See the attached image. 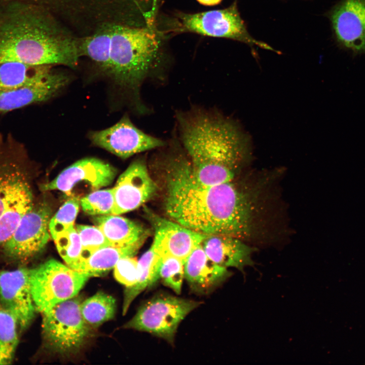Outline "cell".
Instances as JSON below:
<instances>
[{
  "label": "cell",
  "mask_w": 365,
  "mask_h": 365,
  "mask_svg": "<svg viewBox=\"0 0 365 365\" xmlns=\"http://www.w3.org/2000/svg\"><path fill=\"white\" fill-rule=\"evenodd\" d=\"M75 227L79 235L82 247L81 262L78 269L93 252L110 244L97 226L77 225Z\"/></svg>",
  "instance_id": "cell-31"
},
{
  "label": "cell",
  "mask_w": 365,
  "mask_h": 365,
  "mask_svg": "<svg viewBox=\"0 0 365 365\" xmlns=\"http://www.w3.org/2000/svg\"><path fill=\"white\" fill-rule=\"evenodd\" d=\"M112 25H105L91 34L81 36L82 56L88 57L102 71L108 74Z\"/></svg>",
  "instance_id": "cell-23"
},
{
  "label": "cell",
  "mask_w": 365,
  "mask_h": 365,
  "mask_svg": "<svg viewBox=\"0 0 365 365\" xmlns=\"http://www.w3.org/2000/svg\"><path fill=\"white\" fill-rule=\"evenodd\" d=\"M115 279L126 287L133 285L138 276V260L134 257L122 258L114 268Z\"/></svg>",
  "instance_id": "cell-32"
},
{
  "label": "cell",
  "mask_w": 365,
  "mask_h": 365,
  "mask_svg": "<svg viewBox=\"0 0 365 365\" xmlns=\"http://www.w3.org/2000/svg\"><path fill=\"white\" fill-rule=\"evenodd\" d=\"M26 160L24 145L12 134L0 132V217L18 200L32 193Z\"/></svg>",
  "instance_id": "cell-10"
},
{
  "label": "cell",
  "mask_w": 365,
  "mask_h": 365,
  "mask_svg": "<svg viewBox=\"0 0 365 365\" xmlns=\"http://www.w3.org/2000/svg\"><path fill=\"white\" fill-rule=\"evenodd\" d=\"M94 223L113 246L143 243L148 235V231L141 225L116 214L96 217Z\"/></svg>",
  "instance_id": "cell-20"
},
{
  "label": "cell",
  "mask_w": 365,
  "mask_h": 365,
  "mask_svg": "<svg viewBox=\"0 0 365 365\" xmlns=\"http://www.w3.org/2000/svg\"><path fill=\"white\" fill-rule=\"evenodd\" d=\"M178 139L196 179L205 186L233 180L250 158L249 138L233 119L197 106L175 114Z\"/></svg>",
  "instance_id": "cell-2"
},
{
  "label": "cell",
  "mask_w": 365,
  "mask_h": 365,
  "mask_svg": "<svg viewBox=\"0 0 365 365\" xmlns=\"http://www.w3.org/2000/svg\"><path fill=\"white\" fill-rule=\"evenodd\" d=\"M157 253L151 245L138 261V276L136 283L131 287H126L123 305V314L126 313L134 299L148 287L151 278L153 266Z\"/></svg>",
  "instance_id": "cell-27"
},
{
  "label": "cell",
  "mask_w": 365,
  "mask_h": 365,
  "mask_svg": "<svg viewBox=\"0 0 365 365\" xmlns=\"http://www.w3.org/2000/svg\"><path fill=\"white\" fill-rule=\"evenodd\" d=\"M167 33L193 32L203 35L230 39L250 46L277 52L268 44L253 38L247 30L236 1L224 9L189 14L175 13L168 20Z\"/></svg>",
  "instance_id": "cell-5"
},
{
  "label": "cell",
  "mask_w": 365,
  "mask_h": 365,
  "mask_svg": "<svg viewBox=\"0 0 365 365\" xmlns=\"http://www.w3.org/2000/svg\"><path fill=\"white\" fill-rule=\"evenodd\" d=\"M116 174L117 170L110 164L96 158H85L66 168L54 179L42 185L41 189L69 194L76 184L84 181L97 190L111 184Z\"/></svg>",
  "instance_id": "cell-16"
},
{
  "label": "cell",
  "mask_w": 365,
  "mask_h": 365,
  "mask_svg": "<svg viewBox=\"0 0 365 365\" xmlns=\"http://www.w3.org/2000/svg\"><path fill=\"white\" fill-rule=\"evenodd\" d=\"M77 296L42 313V336L46 347L62 355L77 352L88 337L91 328L85 322Z\"/></svg>",
  "instance_id": "cell-6"
},
{
  "label": "cell",
  "mask_w": 365,
  "mask_h": 365,
  "mask_svg": "<svg viewBox=\"0 0 365 365\" xmlns=\"http://www.w3.org/2000/svg\"><path fill=\"white\" fill-rule=\"evenodd\" d=\"M145 215L154 230L152 246L158 255H169L185 262L206 235L188 228L145 208Z\"/></svg>",
  "instance_id": "cell-12"
},
{
  "label": "cell",
  "mask_w": 365,
  "mask_h": 365,
  "mask_svg": "<svg viewBox=\"0 0 365 365\" xmlns=\"http://www.w3.org/2000/svg\"><path fill=\"white\" fill-rule=\"evenodd\" d=\"M152 24L149 20L146 25H111L108 74L140 103L139 91L143 83L148 79L161 78L159 71L163 58V35Z\"/></svg>",
  "instance_id": "cell-4"
},
{
  "label": "cell",
  "mask_w": 365,
  "mask_h": 365,
  "mask_svg": "<svg viewBox=\"0 0 365 365\" xmlns=\"http://www.w3.org/2000/svg\"><path fill=\"white\" fill-rule=\"evenodd\" d=\"M92 143L123 159L153 149H160L167 141L147 134L135 126L127 115L105 129L90 134Z\"/></svg>",
  "instance_id": "cell-11"
},
{
  "label": "cell",
  "mask_w": 365,
  "mask_h": 365,
  "mask_svg": "<svg viewBox=\"0 0 365 365\" xmlns=\"http://www.w3.org/2000/svg\"><path fill=\"white\" fill-rule=\"evenodd\" d=\"M29 278L36 311L42 314L77 296L89 277L51 259L29 269Z\"/></svg>",
  "instance_id": "cell-7"
},
{
  "label": "cell",
  "mask_w": 365,
  "mask_h": 365,
  "mask_svg": "<svg viewBox=\"0 0 365 365\" xmlns=\"http://www.w3.org/2000/svg\"><path fill=\"white\" fill-rule=\"evenodd\" d=\"M330 18L338 43L358 54L365 53V0H341Z\"/></svg>",
  "instance_id": "cell-15"
},
{
  "label": "cell",
  "mask_w": 365,
  "mask_h": 365,
  "mask_svg": "<svg viewBox=\"0 0 365 365\" xmlns=\"http://www.w3.org/2000/svg\"><path fill=\"white\" fill-rule=\"evenodd\" d=\"M200 304L193 300L159 295L141 305L124 327L148 332L173 343L180 322Z\"/></svg>",
  "instance_id": "cell-8"
},
{
  "label": "cell",
  "mask_w": 365,
  "mask_h": 365,
  "mask_svg": "<svg viewBox=\"0 0 365 365\" xmlns=\"http://www.w3.org/2000/svg\"><path fill=\"white\" fill-rule=\"evenodd\" d=\"M143 244L139 242L134 244L117 246L108 245L93 252L84 261L77 271L91 276H101L113 269L122 258L133 257Z\"/></svg>",
  "instance_id": "cell-22"
},
{
  "label": "cell",
  "mask_w": 365,
  "mask_h": 365,
  "mask_svg": "<svg viewBox=\"0 0 365 365\" xmlns=\"http://www.w3.org/2000/svg\"><path fill=\"white\" fill-rule=\"evenodd\" d=\"M115 203L113 188L96 190L80 200L83 210L90 215L112 214Z\"/></svg>",
  "instance_id": "cell-30"
},
{
  "label": "cell",
  "mask_w": 365,
  "mask_h": 365,
  "mask_svg": "<svg viewBox=\"0 0 365 365\" xmlns=\"http://www.w3.org/2000/svg\"><path fill=\"white\" fill-rule=\"evenodd\" d=\"M67 82L65 75L52 72L46 80L38 84L17 89L0 90V113L46 101L55 95Z\"/></svg>",
  "instance_id": "cell-19"
},
{
  "label": "cell",
  "mask_w": 365,
  "mask_h": 365,
  "mask_svg": "<svg viewBox=\"0 0 365 365\" xmlns=\"http://www.w3.org/2000/svg\"><path fill=\"white\" fill-rule=\"evenodd\" d=\"M57 249L66 265L77 270L81 262L82 247L75 226L54 240Z\"/></svg>",
  "instance_id": "cell-28"
},
{
  "label": "cell",
  "mask_w": 365,
  "mask_h": 365,
  "mask_svg": "<svg viewBox=\"0 0 365 365\" xmlns=\"http://www.w3.org/2000/svg\"><path fill=\"white\" fill-rule=\"evenodd\" d=\"M207 257L215 264L243 271L254 264L252 255L257 250L245 241L228 235H207L201 243Z\"/></svg>",
  "instance_id": "cell-17"
},
{
  "label": "cell",
  "mask_w": 365,
  "mask_h": 365,
  "mask_svg": "<svg viewBox=\"0 0 365 365\" xmlns=\"http://www.w3.org/2000/svg\"><path fill=\"white\" fill-rule=\"evenodd\" d=\"M52 72L51 65L5 62L0 64V90L33 85L46 80Z\"/></svg>",
  "instance_id": "cell-21"
},
{
  "label": "cell",
  "mask_w": 365,
  "mask_h": 365,
  "mask_svg": "<svg viewBox=\"0 0 365 365\" xmlns=\"http://www.w3.org/2000/svg\"><path fill=\"white\" fill-rule=\"evenodd\" d=\"M184 277V262L182 260L169 255L157 254L148 288L154 286L160 279L164 285L179 294Z\"/></svg>",
  "instance_id": "cell-24"
},
{
  "label": "cell",
  "mask_w": 365,
  "mask_h": 365,
  "mask_svg": "<svg viewBox=\"0 0 365 365\" xmlns=\"http://www.w3.org/2000/svg\"><path fill=\"white\" fill-rule=\"evenodd\" d=\"M80 36L42 7L21 1L0 3V64L74 68L82 57Z\"/></svg>",
  "instance_id": "cell-3"
},
{
  "label": "cell",
  "mask_w": 365,
  "mask_h": 365,
  "mask_svg": "<svg viewBox=\"0 0 365 365\" xmlns=\"http://www.w3.org/2000/svg\"><path fill=\"white\" fill-rule=\"evenodd\" d=\"M0 304L15 317L20 331L28 327L36 312L31 291L29 269L0 271Z\"/></svg>",
  "instance_id": "cell-14"
},
{
  "label": "cell",
  "mask_w": 365,
  "mask_h": 365,
  "mask_svg": "<svg viewBox=\"0 0 365 365\" xmlns=\"http://www.w3.org/2000/svg\"><path fill=\"white\" fill-rule=\"evenodd\" d=\"M52 210L46 202L33 204L21 218L11 237L2 245L9 260L24 263L45 247L50 237L49 224Z\"/></svg>",
  "instance_id": "cell-9"
},
{
  "label": "cell",
  "mask_w": 365,
  "mask_h": 365,
  "mask_svg": "<svg viewBox=\"0 0 365 365\" xmlns=\"http://www.w3.org/2000/svg\"><path fill=\"white\" fill-rule=\"evenodd\" d=\"M80 204L79 198L72 197L66 200L51 218L49 228L50 235L53 240L75 226L74 223L79 210Z\"/></svg>",
  "instance_id": "cell-29"
},
{
  "label": "cell",
  "mask_w": 365,
  "mask_h": 365,
  "mask_svg": "<svg viewBox=\"0 0 365 365\" xmlns=\"http://www.w3.org/2000/svg\"><path fill=\"white\" fill-rule=\"evenodd\" d=\"M18 331L17 320L0 304V364L12 363L18 344Z\"/></svg>",
  "instance_id": "cell-26"
},
{
  "label": "cell",
  "mask_w": 365,
  "mask_h": 365,
  "mask_svg": "<svg viewBox=\"0 0 365 365\" xmlns=\"http://www.w3.org/2000/svg\"><path fill=\"white\" fill-rule=\"evenodd\" d=\"M163 162L164 209L171 220L206 235H225L251 241L264 231V186L249 180L205 186L195 178L178 138Z\"/></svg>",
  "instance_id": "cell-1"
},
{
  "label": "cell",
  "mask_w": 365,
  "mask_h": 365,
  "mask_svg": "<svg viewBox=\"0 0 365 365\" xmlns=\"http://www.w3.org/2000/svg\"><path fill=\"white\" fill-rule=\"evenodd\" d=\"M157 186L142 159L134 161L119 177L113 188L115 207L112 214L134 210L152 198Z\"/></svg>",
  "instance_id": "cell-13"
},
{
  "label": "cell",
  "mask_w": 365,
  "mask_h": 365,
  "mask_svg": "<svg viewBox=\"0 0 365 365\" xmlns=\"http://www.w3.org/2000/svg\"><path fill=\"white\" fill-rule=\"evenodd\" d=\"M80 309L86 324L95 328L114 318L116 302L112 296L100 291L82 302Z\"/></svg>",
  "instance_id": "cell-25"
},
{
  "label": "cell",
  "mask_w": 365,
  "mask_h": 365,
  "mask_svg": "<svg viewBox=\"0 0 365 365\" xmlns=\"http://www.w3.org/2000/svg\"><path fill=\"white\" fill-rule=\"evenodd\" d=\"M184 275L194 291L206 294L225 281L231 273L211 261L201 244L185 260Z\"/></svg>",
  "instance_id": "cell-18"
},
{
  "label": "cell",
  "mask_w": 365,
  "mask_h": 365,
  "mask_svg": "<svg viewBox=\"0 0 365 365\" xmlns=\"http://www.w3.org/2000/svg\"><path fill=\"white\" fill-rule=\"evenodd\" d=\"M200 4L205 6H214L218 4L222 0H197Z\"/></svg>",
  "instance_id": "cell-34"
},
{
  "label": "cell",
  "mask_w": 365,
  "mask_h": 365,
  "mask_svg": "<svg viewBox=\"0 0 365 365\" xmlns=\"http://www.w3.org/2000/svg\"><path fill=\"white\" fill-rule=\"evenodd\" d=\"M71 0H0V3L21 1L34 4L46 9L53 14H56L63 9Z\"/></svg>",
  "instance_id": "cell-33"
}]
</instances>
